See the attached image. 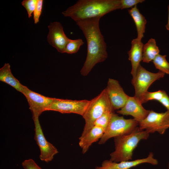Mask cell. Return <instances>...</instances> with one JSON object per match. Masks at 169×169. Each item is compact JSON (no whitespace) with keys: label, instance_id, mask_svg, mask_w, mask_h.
Here are the masks:
<instances>
[{"label":"cell","instance_id":"4fadbf2b","mask_svg":"<svg viewBox=\"0 0 169 169\" xmlns=\"http://www.w3.org/2000/svg\"><path fill=\"white\" fill-rule=\"evenodd\" d=\"M141 101L135 96H129L125 105L117 113L123 115H130L139 122L145 119L150 110L145 109Z\"/></svg>","mask_w":169,"mask_h":169},{"label":"cell","instance_id":"5b68a950","mask_svg":"<svg viewBox=\"0 0 169 169\" xmlns=\"http://www.w3.org/2000/svg\"><path fill=\"white\" fill-rule=\"evenodd\" d=\"M138 125L139 122L134 118L125 119L114 112L107 127L98 143L103 144L111 138L129 134Z\"/></svg>","mask_w":169,"mask_h":169},{"label":"cell","instance_id":"cb8c5ba5","mask_svg":"<svg viewBox=\"0 0 169 169\" xmlns=\"http://www.w3.org/2000/svg\"><path fill=\"white\" fill-rule=\"evenodd\" d=\"M37 0H24L21 3L27 11L28 17L30 18L35 9Z\"/></svg>","mask_w":169,"mask_h":169},{"label":"cell","instance_id":"f1b7e54d","mask_svg":"<svg viewBox=\"0 0 169 169\" xmlns=\"http://www.w3.org/2000/svg\"><path fill=\"white\" fill-rule=\"evenodd\" d=\"M168 19L167 23L165 27L166 29L169 31V5L168 6Z\"/></svg>","mask_w":169,"mask_h":169},{"label":"cell","instance_id":"9a60e30c","mask_svg":"<svg viewBox=\"0 0 169 169\" xmlns=\"http://www.w3.org/2000/svg\"><path fill=\"white\" fill-rule=\"evenodd\" d=\"M131 49L128 52L129 59L131 64V74L132 78L136 76L137 69L142 61V50L143 44L141 40L137 38L133 39L131 42Z\"/></svg>","mask_w":169,"mask_h":169},{"label":"cell","instance_id":"44dd1931","mask_svg":"<svg viewBox=\"0 0 169 169\" xmlns=\"http://www.w3.org/2000/svg\"><path fill=\"white\" fill-rule=\"evenodd\" d=\"M84 42L82 39H70L65 47L64 53L72 54L76 53Z\"/></svg>","mask_w":169,"mask_h":169},{"label":"cell","instance_id":"e0dca14e","mask_svg":"<svg viewBox=\"0 0 169 169\" xmlns=\"http://www.w3.org/2000/svg\"><path fill=\"white\" fill-rule=\"evenodd\" d=\"M0 81L8 84L18 91L22 93L24 85L21 84L13 75L9 64H5L3 66L0 68Z\"/></svg>","mask_w":169,"mask_h":169},{"label":"cell","instance_id":"d4e9b609","mask_svg":"<svg viewBox=\"0 0 169 169\" xmlns=\"http://www.w3.org/2000/svg\"><path fill=\"white\" fill-rule=\"evenodd\" d=\"M43 3V0H37L33 12V20L35 24H37L39 22V18L42 12Z\"/></svg>","mask_w":169,"mask_h":169},{"label":"cell","instance_id":"9c48e42d","mask_svg":"<svg viewBox=\"0 0 169 169\" xmlns=\"http://www.w3.org/2000/svg\"><path fill=\"white\" fill-rule=\"evenodd\" d=\"M90 103L86 100H73L54 98L48 110L61 113H75L83 115Z\"/></svg>","mask_w":169,"mask_h":169},{"label":"cell","instance_id":"2e32d148","mask_svg":"<svg viewBox=\"0 0 169 169\" xmlns=\"http://www.w3.org/2000/svg\"><path fill=\"white\" fill-rule=\"evenodd\" d=\"M105 132L102 128L94 125L85 136L79 138V145L82 153L85 154L92 143L101 138Z\"/></svg>","mask_w":169,"mask_h":169},{"label":"cell","instance_id":"ffe728a7","mask_svg":"<svg viewBox=\"0 0 169 169\" xmlns=\"http://www.w3.org/2000/svg\"><path fill=\"white\" fill-rule=\"evenodd\" d=\"M166 55L158 54L152 61L156 68L159 71L169 74V63L167 61Z\"/></svg>","mask_w":169,"mask_h":169},{"label":"cell","instance_id":"7a4b0ae2","mask_svg":"<svg viewBox=\"0 0 169 169\" xmlns=\"http://www.w3.org/2000/svg\"><path fill=\"white\" fill-rule=\"evenodd\" d=\"M120 0H79L62 12L65 17L75 22L102 17L115 10L121 9Z\"/></svg>","mask_w":169,"mask_h":169},{"label":"cell","instance_id":"83f0119b","mask_svg":"<svg viewBox=\"0 0 169 169\" xmlns=\"http://www.w3.org/2000/svg\"><path fill=\"white\" fill-rule=\"evenodd\" d=\"M159 102L169 111V97L166 93Z\"/></svg>","mask_w":169,"mask_h":169},{"label":"cell","instance_id":"4dcf8cb0","mask_svg":"<svg viewBox=\"0 0 169 169\" xmlns=\"http://www.w3.org/2000/svg\"><path fill=\"white\" fill-rule=\"evenodd\" d=\"M168 128H169V123L168 124Z\"/></svg>","mask_w":169,"mask_h":169},{"label":"cell","instance_id":"8992f818","mask_svg":"<svg viewBox=\"0 0 169 169\" xmlns=\"http://www.w3.org/2000/svg\"><path fill=\"white\" fill-rule=\"evenodd\" d=\"M165 74L160 71L156 73L149 71L140 64L135 76L131 80L135 89L134 96L141 101L150 86L155 81L163 77Z\"/></svg>","mask_w":169,"mask_h":169},{"label":"cell","instance_id":"484cf974","mask_svg":"<svg viewBox=\"0 0 169 169\" xmlns=\"http://www.w3.org/2000/svg\"><path fill=\"white\" fill-rule=\"evenodd\" d=\"M144 0H120L121 9L132 8L139 3L144 2Z\"/></svg>","mask_w":169,"mask_h":169},{"label":"cell","instance_id":"ba28073f","mask_svg":"<svg viewBox=\"0 0 169 169\" xmlns=\"http://www.w3.org/2000/svg\"><path fill=\"white\" fill-rule=\"evenodd\" d=\"M22 93L27 100L33 119L39 118L43 112L48 110L54 99L33 91L24 85Z\"/></svg>","mask_w":169,"mask_h":169},{"label":"cell","instance_id":"7c38bea8","mask_svg":"<svg viewBox=\"0 0 169 169\" xmlns=\"http://www.w3.org/2000/svg\"><path fill=\"white\" fill-rule=\"evenodd\" d=\"M47 41L49 44L60 53H64L66 44L70 39L65 34L63 27L58 22L51 23L48 26Z\"/></svg>","mask_w":169,"mask_h":169},{"label":"cell","instance_id":"f546056e","mask_svg":"<svg viewBox=\"0 0 169 169\" xmlns=\"http://www.w3.org/2000/svg\"><path fill=\"white\" fill-rule=\"evenodd\" d=\"M168 169H169V163H168Z\"/></svg>","mask_w":169,"mask_h":169},{"label":"cell","instance_id":"5bb4252c","mask_svg":"<svg viewBox=\"0 0 169 169\" xmlns=\"http://www.w3.org/2000/svg\"><path fill=\"white\" fill-rule=\"evenodd\" d=\"M144 163H148L155 165L158 164V161L154 158L153 153L151 152L146 158L134 161L116 162L110 160H105L102 162L101 166H96L95 169H129Z\"/></svg>","mask_w":169,"mask_h":169},{"label":"cell","instance_id":"4316f807","mask_svg":"<svg viewBox=\"0 0 169 169\" xmlns=\"http://www.w3.org/2000/svg\"><path fill=\"white\" fill-rule=\"evenodd\" d=\"M22 165L24 169H42L32 159L25 160Z\"/></svg>","mask_w":169,"mask_h":169},{"label":"cell","instance_id":"30bf717a","mask_svg":"<svg viewBox=\"0 0 169 169\" xmlns=\"http://www.w3.org/2000/svg\"><path fill=\"white\" fill-rule=\"evenodd\" d=\"M33 120L35 126L34 139L40 150L39 158L42 161L48 163L53 160L59 151L56 147L45 138L38 118Z\"/></svg>","mask_w":169,"mask_h":169},{"label":"cell","instance_id":"277c9868","mask_svg":"<svg viewBox=\"0 0 169 169\" xmlns=\"http://www.w3.org/2000/svg\"><path fill=\"white\" fill-rule=\"evenodd\" d=\"M113 109L105 89L97 96L90 100L88 106L82 116L85 124L81 136H85L94 126L95 121L107 111Z\"/></svg>","mask_w":169,"mask_h":169},{"label":"cell","instance_id":"8fae6325","mask_svg":"<svg viewBox=\"0 0 169 169\" xmlns=\"http://www.w3.org/2000/svg\"><path fill=\"white\" fill-rule=\"evenodd\" d=\"M105 89L114 110L122 108L129 96L124 92L119 82L115 79H109Z\"/></svg>","mask_w":169,"mask_h":169},{"label":"cell","instance_id":"6da1fadb","mask_svg":"<svg viewBox=\"0 0 169 169\" xmlns=\"http://www.w3.org/2000/svg\"><path fill=\"white\" fill-rule=\"evenodd\" d=\"M101 18L87 19L76 22L82 31L87 43V53L81 74L87 75L97 64L104 61L108 57L106 44L99 28Z\"/></svg>","mask_w":169,"mask_h":169},{"label":"cell","instance_id":"d6986e66","mask_svg":"<svg viewBox=\"0 0 169 169\" xmlns=\"http://www.w3.org/2000/svg\"><path fill=\"white\" fill-rule=\"evenodd\" d=\"M159 52L160 50L156 45L155 39L151 38L143 45L142 61L146 63L152 61L159 54Z\"/></svg>","mask_w":169,"mask_h":169},{"label":"cell","instance_id":"ac0fdd59","mask_svg":"<svg viewBox=\"0 0 169 169\" xmlns=\"http://www.w3.org/2000/svg\"><path fill=\"white\" fill-rule=\"evenodd\" d=\"M128 12L133 20L137 32V38L141 40L145 32L146 20L144 16L140 12L137 6L128 10Z\"/></svg>","mask_w":169,"mask_h":169},{"label":"cell","instance_id":"52a82bcc","mask_svg":"<svg viewBox=\"0 0 169 169\" xmlns=\"http://www.w3.org/2000/svg\"><path fill=\"white\" fill-rule=\"evenodd\" d=\"M169 111L157 113L150 110L146 117L139 122V128L149 133L157 132L163 134L168 128Z\"/></svg>","mask_w":169,"mask_h":169},{"label":"cell","instance_id":"603a6c76","mask_svg":"<svg viewBox=\"0 0 169 169\" xmlns=\"http://www.w3.org/2000/svg\"><path fill=\"white\" fill-rule=\"evenodd\" d=\"M166 93L163 90H159L154 92L147 91L143 95L141 101L142 104L151 100H154L159 101Z\"/></svg>","mask_w":169,"mask_h":169},{"label":"cell","instance_id":"3957f363","mask_svg":"<svg viewBox=\"0 0 169 169\" xmlns=\"http://www.w3.org/2000/svg\"><path fill=\"white\" fill-rule=\"evenodd\" d=\"M149 133L137 127L131 133L114 137L115 150L110 154V160L119 162L132 159L133 152L141 140H146Z\"/></svg>","mask_w":169,"mask_h":169},{"label":"cell","instance_id":"7402d4cb","mask_svg":"<svg viewBox=\"0 0 169 169\" xmlns=\"http://www.w3.org/2000/svg\"><path fill=\"white\" fill-rule=\"evenodd\" d=\"M114 110L110 109L104 113L95 122L94 125L102 128L105 131L110 122Z\"/></svg>","mask_w":169,"mask_h":169}]
</instances>
